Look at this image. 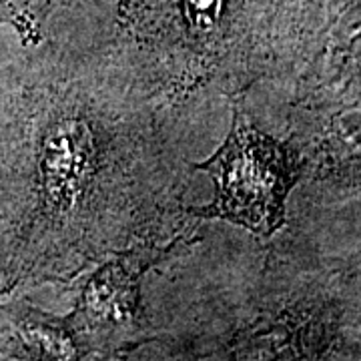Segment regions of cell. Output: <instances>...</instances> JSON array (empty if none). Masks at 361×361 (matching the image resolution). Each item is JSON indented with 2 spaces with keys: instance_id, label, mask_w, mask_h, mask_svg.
Here are the masks:
<instances>
[{
  "instance_id": "cell-2",
  "label": "cell",
  "mask_w": 361,
  "mask_h": 361,
  "mask_svg": "<svg viewBox=\"0 0 361 361\" xmlns=\"http://www.w3.org/2000/svg\"><path fill=\"white\" fill-rule=\"evenodd\" d=\"M185 243L177 235L167 245L142 243L101 259L85 279L68 315L87 357H111L147 339L141 322V279Z\"/></svg>"
},
{
  "instance_id": "cell-3",
  "label": "cell",
  "mask_w": 361,
  "mask_h": 361,
  "mask_svg": "<svg viewBox=\"0 0 361 361\" xmlns=\"http://www.w3.org/2000/svg\"><path fill=\"white\" fill-rule=\"evenodd\" d=\"M13 334L23 357L30 360H82L87 357L73 323L39 310L14 311Z\"/></svg>"
},
{
  "instance_id": "cell-1",
  "label": "cell",
  "mask_w": 361,
  "mask_h": 361,
  "mask_svg": "<svg viewBox=\"0 0 361 361\" xmlns=\"http://www.w3.org/2000/svg\"><path fill=\"white\" fill-rule=\"evenodd\" d=\"M215 193L203 207H185L197 219H221L241 225L259 237H269L285 221V199L299 177L295 151L257 129L235 106L231 129L219 149L203 163Z\"/></svg>"
}]
</instances>
